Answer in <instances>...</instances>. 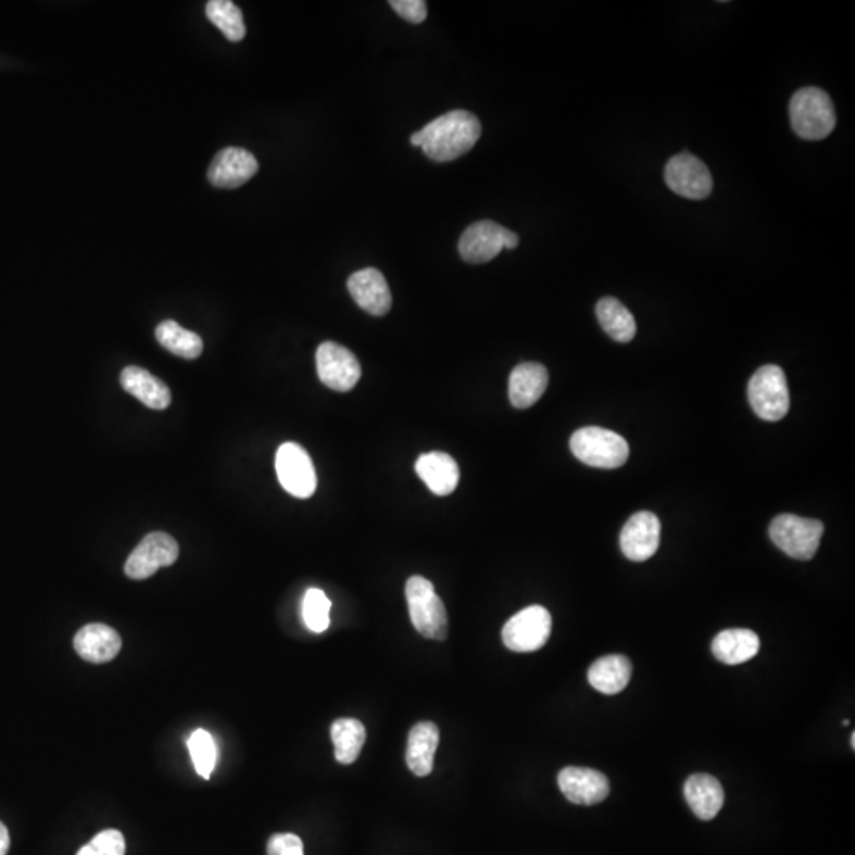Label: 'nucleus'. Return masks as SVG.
Returning <instances> with one entry per match:
<instances>
[{"instance_id": "nucleus-1", "label": "nucleus", "mask_w": 855, "mask_h": 855, "mask_svg": "<svg viewBox=\"0 0 855 855\" xmlns=\"http://www.w3.org/2000/svg\"><path fill=\"white\" fill-rule=\"evenodd\" d=\"M482 135V124L476 114L453 110L436 117L424 129L412 134V147L424 149L435 162H452L476 147Z\"/></svg>"}, {"instance_id": "nucleus-2", "label": "nucleus", "mask_w": 855, "mask_h": 855, "mask_svg": "<svg viewBox=\"0 0 855 855\" xmlns=\"http://www.w3.org/2000/svg\"><path fill=\"white\" fill-rule=\"evenodd\" d=\"M789 113L795 134L803 140H823L837 126L832 100L829 93L819 88H805L795 92Z\"/></svg>"}, {"instance_id": "nucleus-3", "label": "nucleus", "mask_w": 855, "mask_h": 855, "mask_svg": "<svg viewBox=\"0 0 855 855\" xmlns=\"http://www.w3.org/2000/svg\"><path fill=\"white\" fill-rule=\"evenodd\" d=\"M570 450L583 465L616 469L626 465L629 445L623 436L611 429L587 427L578 429L570 438Z\"/></svg>"}, {"instance_id": "nucleus-4", "label": "nucleus", "mask_w": 855, "mask_h": 855, "mask_svg": "<svg viewBox=\"0 0 855 855\" xmlns=\"http://www.w3.org/2000/svg\"><path fill=\"white\" fill-rule=\"evenodd\" d=\"M406 599L414 628L427 639L445 640L449 616L431 581L420 576L411 577L406 583Z\"/></svg>"}, {"instance_id": "nucleus-5", "label": "nucleus", "mask_w": 855, "mask_h": 855, "mask_svg": "<svg viewBox=\"0 0 855 855\" xmlns=\"http://www.w3.org/2000/svg\"><path fill=\"white\" fill-rule=\"evenodd\" d=\"M823 535L819 520H809L799 515H778L770 523V539L785 555L799 561L815 558Z\"/></svg>"}, {"instance_id": "nucleus-6", "label": "nucleus", "mask_w": 855, "mask_h": 855, "mask_svg": "<svg viewBox=\"0 0 855 855\" xmlns=\"http://www.w3.org/2000/svg\"><path fill=\"white\" fill-rule=\"evenodd\" d=\"M747 398L757 417L778 422L785 417L791 406L788 380L780 366L767 365L757 369L747 386Z\"/></svg>"}, {"instance_id": "nucleus-7", "label": "nucleus", "mask_w": 855, "mask_h": 855, "mask_svg": "<svg viewBox=\"0 0 855 855\" xmlns=\"http://www.w3.org/2000/svg\"><path fill=\"white\" fill-rule=\"evenodd\" d=\"M520 238L515 231L493 223L479 221L463 231L458 242L460 255L467 263H487L501 254L502 249H515Z\"/></svg>"}, {"instance_id": "nucleus-8", "label": "nucleus", "mask_w": 855, "mask_h": 855, "mask_svg": "<svg viewBox=\"0 0 855 855\" xmlns=\"http://www.w3.org/2000/svg\"><path fill=\"white\" fill-rule=\"evenodd\" d=\"M552 615L542 605H531L512 616L502 628V642L517 653L538 651L549 642Z\"/></svg>"}, {"instance_id": "nucleus-9", "label": "nucleus", "mask_w": 855, "mask_h": 855, "mask_svg": "<svg viewBox=\"0 0 855 855\" xmlns=\"http://www.w3.org/2000/svg\"><path fill=\"white\" fill-rule=\"evenodd\" d=\"M276 473L284 490L300 500L316 493L317 474L310 453L296 442H286L276 453Z\"/></svg>"}, {"instance_id": "nucleus-10", "label": "nucleus", "mask_w": 855, "mask_h": 855, "mask_svg": "<svg viewBox=\"0 0 855 855\" xmlns=\"http://www.w3.org/2000/svg\"><path fill=\"white\" fill-rule=\"evenodd\" d=\"M316 363L318 379L335 391H351L362 377L359 359L338 342L318 345Z\"/></svg>"}, {"instance_id": "nucleus-11", "label": "nucleus", "mask_w": 855, "mask_h": 855, "mask_svg": "<svg viewBox=\"0 0 855 855\" xmlns=\"http://www.w3.org/2000/svg\"><path fill=\"white\" fill-rule=\"evenodd\" d=\"M179 556V545L167 532H151L130 553L124 573L131 580L154 576L161 567L172 566Z\"/></svg>"}, {"instance_id": "nucleus-12", "label": "nucleus", "mask_w": 855, "mask_h": 855, "mask_svg": "<svg viewBox=\"0 0 855 855\" xmlns=\"http://www.w3.org/2000/svg\"><path fill=\"white\" fill-rule=\"evenodd\" d=\"M664 176L669 189L684 199L704 200L713 190L712 173L707 165L689 152L674 155L667 162Z\"/></svg>"}, {"instance_id": "nucleus-13", "label": "nucleus", "mask_w": 855, "mask_h": 855, "mask_svg": "<svg viewBox=\"0 0 855 855\" xmlns=\"http://www.w3.org/2000/svg\"><path fill=\"white\" fill-rule=\"evenodd\" d=\"M661 543V521L651 512H637L619 536V546L626 558L643 563L654 556Z\"/></svg>"}, {"instance_id": "nucleus-14", "label": "nucleus", "mask_w": 855, "mask_h": 855, "mask_svg": "<svg viewBox=\"0 0 855 855\" xmlns=\"http://www.w3.org/2000/svg\"><path fill=\"white\" fill-rule=\"evenodd\" d=\"M257 172L259 162L251 151L231 147L217 152L208 168V179L214 187L237 189L246 185Z\"/></svg>"}, {"instance_id": "nucleus-15", "label": "nucleus", "mask_w": 855, "mask_h": 855, "mask_svg": "<svg viewBox=\"0 0 855 855\" xmlns=\"http://www.w3.org/2000/svg\"><path fill=\"white\" fill-rule=\"evenodd\" d=\"M558 784L564 797L576 805H598L611 794L607 777L593 768H563L558 775Z\"/></svg>"}, {"instance_id": "nucleus-16", "label": "nucleus", "mask_w": 855, "mask_h": 855, "mask_svg": "<svg viewBox=\"0 0 855 855\" xmlns=\"http://www.w3.org/2000/svg\"><path fill=\"white\" fill-rule=\"evenodd\" d=\"M355 303L372 316H386L391 310V292L386 276L376 268L360 269L348 280Z\"/></svg>"}, {"instance_id": "nucleus-17", "label": "nucleus", "mask_w": 855, "mask_h": 855, "mask_svg": "<svg viewBox=\"0 0 855 855\" xmlns=\"http://www.w3.org/2000/svg\"><path fill=\"white\" fill-rule=\"evenodd\" d=\"M74 646L79 657L88 663L105 664L117 656L123 649V640L110 626L93 623L76 632Z\"/></svg>"}, {"instance_id": "nucleus-18", "label": "nucleus", "mask_w": 855, "mask_h": 855, "mask_svg": "<svg viewBox=\"0 0 855 855\" xmlns=\"http://www.w3.org/2000/svg\"><path fill=\"white\" fill-rule=\"evenodd\" d=\"M549 387V372L540 363L526 362L518 365L508 379V398L512 406L528 410L545 393Z\"/></svg>"}, {"instance_id": "nucleus-19", "label": "nucleus", "mask_w": 855, "mask_h": 855, "mask_svg": "<svg viewBox=\"0 0 855 855\" xmlns=\"http://www.w3.org/2000/svg\"><path fill=\"white\" fill-rule=\"evenodd\" d=\"M418 477L438 496H449L460 482V467L444 452L424 453L415 463Z\"/></svg>"}, {"instance_id": "nucleus-20", "label": "nucleus", "mask_w": 855, "mask_h": 855, "mask_svg": "<svg viewBox=\"0 0 855 855\" xmlns=\"http://www.w3.org/2000/svg\"><path fill=\"white\" fill-rule=\"evenodd\" d=\"M684 797L699 819L712 820L725 805V789L712 775L695 774L684 782Z\"/></svg>"}, {"instance_id": "nucleus-21", "label": "nucleus", "mask_w": 855, "mask_h": 855, "mask_svg": "<svg viewBox=\"0 0 855 855\" xmlns=\"http://www.w3.org/2000/svg\"><path fill=\"white\" fill-rule=\"evenodd\" d=\"M121 386L144 406L155 411L167 410L172 403V391L159 377L152 376L140 366H127L121 373Z\"/></svg>"}, {"instance_id": "nucleus-22", "label": "nucleus", "mask_w": 855, "mask_h": 855, "mask_svg": "<svg viewBox=\"0 0 855 855\" xmlns=\"http://www.w3.org/2000/svg\"><path fill=\"white\" fill-rule=\"evenodd\" d=\"M439 744V727L424 721L412 727L407 739L406 763L415 777H427L435 765V754Z\"/></svg>"}, {"instance_id": "nucleus-23", "label": "nucleus", "mask_w": 855, "mask_h": 855, "mask_svg": "<svg viewBox=\"0 0 855 855\" xmlns=\"http://www.w3.org/2000/svg\"><path fill=\"white\" fill-rule=\"evenodd\" d=\"M760 650V639L750 629H727L719 632L712 643L716 659L727 666H739L753 659Z\"/></svg>"}, {"instance_id": "nucleus-24", "label": "nucleus", "mask_w": 855, "mask_h": 855, "mask_svg": "<svg viewBox=\"0 0 855 855\" xmlns=\"http://www.w3.org/2000/svg\"><path fill=\"white\" fill-rule=\"evenodd\" d=\"M631 677V661L621 654L601 657L588 670V681L591 687L605 695L619 694L628 687Z\"/></svg>"}, {"instance_id": "nucleus-25", "label": "nucleus", "mask_w": 855, "mask_h": 855, "mask_svg": "<svg viewBox=\"0 0 855 855\" xmlns=\"http://www.w3.org/2000/svg\"><path fill=\"white\" fill-rule=\"evenodd\" d=\"M602 330L618 342L632 341L637 334L636 318L631 311L614 297H605L595 306Z\"/></svg>"}, {"instance_id": "nucleus-26", "label": "nucleus", "mask_w": 855, "mask_h": 855, "mask_svg": "<svg viewBox=\"0 0 855 855\" xmlns=\"http://www.w3.org/2000/svg\"><path fill=\"white\" fill-rule=\"evenodd\" d=\"M335 756L339 764H354L366 742V729L359 719H336L331 726Z\"/></svg>"}, {"instance_id": "nucleus-27", "label": "nucleus", "mask_w": 855, "mask_h": 855, "mask_svg": "<svg viewBox=\"0 0 855 855\" xmlns=\"http://www.w3.org/2000/svg\"><path fill=\"white\" fill-rule=\"evenodd\" d=\"M159 344L164 345L172 354L186 360H196L202 355L203 341L199 335L186 330L175 320H165L155 328Z\"/></svg>"}, {"instance_id": "nucleus-28", "label": "nucleus", "mask_w": 855, "mask_h": 855, "mask_svg": "<svg viewBox=\"0 0 855 855\" xmlns=\"http://www.w3.org/2000/svg\"><path fill=\"white\" fill-rule=\"evenodd\" d=\"M206 16L227 40L241 41L246 36V24L240 7L230 0H211L206 5Z\"/></svg>"}, {"instance_id": "nucleus-29", "label": "nucleus", "mask_w": 855, "mask_h": 855, "mask_svg": "<svg viewBox=\"0 0 855 855\" xmlns=\"http://www.w3.org/2000/svg\"><path fill=\"white\" fill-rule=\"evenodd\" d=\"M187 746H189L190 757H192L197 774L205 780H210L217 763V746L213 735L206 730L197 729L190 735Z\"/></svg>"}, {"instance_id": "nucleus-30", "label": "nucleus", "mask_w": 855, "mask_h": 855, "mask_svg": "<svg viewBox=\"0 0 855 855\" xmlns=\"http://www.w3.org/2000/svg\"><path fill=\"white\" fill-rule=\"evenodd\" d=\"M330 599L324 591L317 590V588L307 590L304 594L303 607H301L303 621L307 629L316 633L327 631L330 626Z\"/></svg>"}, {"instance_id": "nucleus-31", "label": "nucleus", "mask_w": 855, "mask_h": 855, "mask_svg": "<svg viewBox=\"0 0 855 855\" xmlns=\"http://www.w3.org/2000/svg\"><path fill=\"white\" fill-rule=\"evenodd\" d=\"M126 840L120 830L109 829L92 838L76 855H124Z\"/></svg>"}, {"instance_id": "nucleus-32", "label": "nucleus", "mask_w": 855, "mask_h": 855, "mask_svg": "<svg viewBox=\"0 0 855 855\" xmlns=\"http://www.w3.org/2000/svg\"><path fill=\"white\" fill-rule=\"evenodd\" d=\"M268 855H304L303 841L293 833H278L269 838L266 846Z\"/></svg>"}, {"instance_id": "nucleus-33", "label": "nucleus", "mask_w": 855, "mask_h": 855, "mask_svg": "<svg viewBox=\"0 0 855 855\" xmlns=\"http://www.w3.org/2000/svg\"><path fill=\"white\" fill-rule=\"evenodd\" d=\"M391 9L412 24H420L427 20L428 9L425 0H391Z\"/></svg>"}, {"instance_id": "nucleus-34", "label": "nucleus", "mask_w": 855, "mask_h": 855, "mask_svg": "<svg viewBox=\"0 0 855 855\" xmlns=\"http://www.w3.org/2000/svg\"><path fill=\"white\" fill-rule=\"evenodd\" d=\"M10 850V835L9 829L5 823L0 822V855L9 854Z\"/></svg>"}, {"instance_id": "nucleus-35", "label": "nucleus", "mask_w": 855, "mask_h": 855, "mask_svg": "<svg viewBox=\"0 0 855 855\" xmlns=\"http://www.w3.org/2000/svg\"><path fill=\"white\" fill-rule=\"evenodd\" d=\"M851 746H853V750H855V733L851 735Z\"/></svg>"}]
</instances>
